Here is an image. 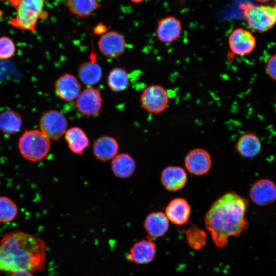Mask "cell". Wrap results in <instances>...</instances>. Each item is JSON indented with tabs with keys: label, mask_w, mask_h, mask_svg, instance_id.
I'll return each mask as SVG.
<instances>
[{
	"label": "cell",
	"mask_w": 276,
	"mask_h": 276,
	"mask_svg": "<svg viewBox=\"0 0 276 276\" xmlns=\"http://www.w3.org/2000/svg\"><path fill=\"white\" fill-rule=\"evenodd\" d=\"M45 262L46 244L38 237L15 230L0 241V271L39 272Z\"/></svg>",
	"instance_id": "obj_1"
},
{
	"label": "cell",
	"mask_w": 276,
	"mask_h": 276,
	"mask_svg": "<svg viewBox=\"0 0 276 276\" xmlns=\"http://www.w3.org/2000/svg\"><path fill=\"white\" fill-rule=\"evenodd\" d=\"M248 200L233 192L217 199L204 217L206 229L216 246L223 247L229 237H237L247 228L245 214Z\"/></svg>",
	"instance_id": "obj_2"
},
{
	"label": "cell",
	"mask_w": 276,
	"mask_h": 276,
	"mask_svg": "<svg viewBox=\"0 0 276 276\" xmlns=\"http://www.w3.org/2000/svg\"><path fill=\"white\" fill-rule=\"evenodd\" d=\"M242 16L248 27L260 33L270 30L276 24V4L240 5Z\"/></svg>",
	"instance_id": "obj_3"
},
{
	"label": "cell",
	"mask_w": 276,
	"mask_h": 276,
	"mask_svg": "<svg viewBox=\"0 0 276 276\" xmlns=\"http://www.w3.org/2000/svg\"><path fill=\"white\" fill-rule=\"evenodd\" d=\"M18 147L24 158L36 162L47 156L50 149L51 142L40 130H27L20 137Z\"/></svg>",
	"instance_id": "obj_4"
},
{
	"label": "cell",
	"mask_w": 276,
	"mask_h": 276,
	"mask_svg": "<svg viewBox=\"0 0 276 276\" xmlns=\"http://www.w3.org/2000/svg\"><path fill=\"white\" fill-rule=\"evenodd\" d=\"M44 3L45 0H20L15 8L16 14L9 24L16 29L35 31L38 20L48 15L43 11Z\"/></svg>",
	"instance_id": "obj_5"
},
{
	"label": "cell",
	"mask_w": 276,
	"mask_h": 276,
	"mask_svg": "<svg viewBox=\"0 0 276 276\" xmlns=\"http://www.w3.org/2000/svg\"><path fill=\"white\" fill-rule=\"evenodd\" d=\"M143 108L151 114H160L168 107L170 96L167 89L160 84H151L145 87L140 96Z\"/></svg>",
	"instance_id": "obj_6"
},
{
	"label": "cell",
	"mask_w": 276,
	"mask_h": 276,
	"mask_svg": "<svg viewBox=\"0 0 276 276\" xmlns=\"http://www.w3.org/2000/svg\"><path fill=\"white\" fill-rule=\"evenodd\" d=\"M67 127L66 117L57 110H50L44 112L39 120L40 130L49 139H59L65 134Z\"/></svg>",
	"instance_id": "obj_7"
},
{
	"label": "cell",
	"mask_w": 276,
	"mask_h": 276,
	"mask_svg": "<svg viewBox=\"0 0 276 276\" xmlns=\"http://www.w3.org/2000/svg\"><path fill=\"white\" fill-rule=\"evenodd\" d=\"M76 100V108L85 117L96 116L101 111L103 99L101 91L93 86H87L81 91Z\"/></svg>",
	"instance_id": "obj_8"
},
{
	"label": "cell",
	"mask_w": 276,
	"mask_h": 276,
	"mask_svg": "<svg viewBox=\"0 0 276 276\" xmlns=\"http://www.w3.org/2000/svg\"><path fill=\"white\" fill-rule=\"evenodd\" d=\"M227 42L231 52L238 56L250 54L256 45L255 36L249 30L243 28H237L229 34Z\"/></svg>",
	"instance_id": "obj_9"
},
{
	"label": "cell",
	"mask_w": 276,
	"mask_h": 276,
	"mask_svg": "<svg viewBox=\"0 0 276 276\" xmlns=\"http://www.w3.org/2000/svg\"><path fill=\"white\" fill-rule=\"evenodd\" d=\"M182 22L178 18L169 15L159 19L155 30L158 40L164 44H170L177 41L182 32Z\"/></svg>",
	"instance_id": "obj_10"
},
{
	"label": "cell",
	"mask_w": 276,
	"mask_h": 276,
	"mask_svg": "<svg viewBox=\"0 0 276 276\" xmlns=\"http://www.w3.org/2000/svg\"><path fill=\"white\" fill-rule=\"evenodd\" d=\"M98 44L100 52L104 56L110 58L121 56L126 48L124 36L114 31H108L102 34L99 39Z\"/></svg>",
	"instance_id": "obj_11"
},
{
	"label": "cell",
	"mask_w": 276,
	"mask_h": 276,
	"mask_svg": "<svg viewBox=\"0 0 276 276\" xmlns=\"http://www.w3.org/2000/svg\"><path fill=\"white\" fill-rule=\"evenodd\" d=\"M156 253V244L150 237H148L132 245L127 253V259L130 262L145 265L152 262Z\"/></svg>",
	"instance_id": "obj_12"
},
{
	"label": "cell",
	"mask_w": 276,
	"mask_h": 276,
	"mask_svg": "<svg viewBox=\"0 0 276 276\" xmlns=\"http://www.w3.org/2000/svg\"><path fill=\"white\" fill-rule=\"evenodd\" d=\"M249 197L259 206L269 205L276 201V185L269 179H260L251 187Z\"/></svg>",
	"instance_id": "obj_13"
},
{
	"label": "cell",
	"mask_w": 276,
	"mask_h": 276,
	"mask_svg": "<svg viewBox=\"0 0 276 276\" xmlns=\"http://www.w3.org/2000/svg\"><path fill=\"white\" fill-rule=\"evenodd\" d=\"M185 165L190 173L196 175H202L208 173L211 167V157L206 150L195 149L186 156Z\"/></svg>",
	"instance_id": "obj_14"
},
{
	"label": "cell",
	"mask_w": 276,
	"mask_h": 276,
	"mask_svg": "<svg viewBox=\"0 0 276 276\" xmlns=\"http://www.w3.org/2000/svg\"><path fill=\"white\" fill-rule=\"evenodd\" d=\"M55 91L65 101L71 102L77 99L81 93V85L77 78L69 73L59 77L54 84Z\"/></svg>",
	"instance_id": "obj_15"
},
{
	"label": "cell",
	"mask_w": 276,
	"mask_h": 276,
	"mask_svg": "<svg viewBox=\"0 0 276 276\" xmlns=\"http://www.w3.org/2000/svg\"><path fill=\"white\" fill-rule=\"evenodd\" d=\"M191 207L188 201L182 198L172 200L166 208L165 214L172 223L181 225L189 219Z\"/></svg>",
	"instance_id": "obj_16"
},
{
	"label": "cell",
	"mask_w": 276,
	"mask_h": 276,
	"mask_svg": "<svg viewBox=\"0 0 276 276\" xmlns=\"http://www.w3.org/2000/svg\"><path fill=\"white\" fill-rule=\"evenodd\" d=\"M187 181L185 170L178 166H169L165 168L161 175V181L169 191H176L182 188Z\"/></svg>",
	"instance_id": "obj_17"
},
{
	"label": "cell",
	"mask_w": 276,
	"mask_h": 276,
	"mask_svg": "<svg viewBox=\"0 0 276 276\" xmlns=\"http://www.w3.org/2000/svg\"><path fill=\"white\" fill-rule=\"evenodd\" d=\"M119 145L113 137L103 135L98 138L93 145L95 156L101 161L112 159L117 154Z\"/></svg>",
	"instance_id": "obj_18"
},
{
	"label": "cell",
	"mask_w": 276,
	"mask_h": 276,
	"mask_svg": "<svg viewBox=\"0 0 276 276\" xmlns=\"http://www.w3.org/2000/svg\"><path fill=\"white\" fill-rule=\"evenodd\" d=\"M169 220L162 212H154L146 218L144 226L149 237L157 238L163 236L168 230Z\"/></svg>",
	"instance_id": "obj_19"
},
{
	"label": "cell",
	"mask_w": 276,
	"mask_h": 276,
	"mask_svg": "<svg viewBox=\"0 0 276 276\" xmlns=\"http://www.w3.org/2000/svg\"><path fill=\"white\" fill-rule=\"evenodd\" d=\"M236 149L242 156L254 157L261 151V143L256 133L247 131L239 138L236 144Z\"/></svg>",
	"instance_id": "obj_20"
},
{
	"label": "cell",
	"mask_w": 276,
	"mask_h": 276,
	"mask_svg": "<svg viewBox=\"0 0 276 276\" xmlns=\"http://www.w3.org/2000/svg\"><path fill=\"white\" fill-rule=\"evenodd\" d=\"M65 139L69 149L74 153L82 154L89 145V140L85 132L78 127L66 130Z\"/></svg>",
	"instance_id": "obj_21"
},
{
	"label": "cell",
	"mask_w": 276,
	"mask_h": 276,
	"mask_svg": "<svg viewBox=\"0 0 276 276\" xmlns=\"http://www.w3.org/2000/svg\"><path fill=\"white\" fill-rule=\"evenodd\" d=\"M80 81L87 86H91L98 83L102 76V70L100 65L94 60L85 62L78 70Z\"/></svg>",
	"instance_id": "obj_22"
},
{
	"label": "cell",
	"mask_w": 276,
	"mask_h": 276,
	"mask_svg": "<svg viewBox=\"0 0 276 276\" xmlns=\"http://www.w3.org/2000/svg\"><path fill=\"white\" fill-rule=\"evenodd\" d=\"M135 163L128 154H117L111 162V169L115 176L121 178L130 177L134 172Z\"/></svg>",
	"instance_id": "obj_23"
},
{
	"label": "cell",
	"mask_w": 276,
	"mask_h": 276,
	"mask_svg": "<svg viewBox=\"0 0 276 276\" xmlns=\"http://www.w3.org/2000/svg\"><path fill=\"white\" fill-rule=\"evenodd\" d=\"M22 124L20 114L14 110L6 109L0 112V130L7 134L17 133Z\"/></svg>",
	"instance_id": "obj_24"
},
{
	"label": "cell",
	"mask_w": 276,
	"mask_h": 276,
	"mask_svg": "<svg viewBox=\"0 0 276 276\" xmlns=\"http://www.w3.org/2000/svg\"><path fill=\"white\" fill-rule=\"evenodd\" d=\"M66 5L71 13L80 17L89 16L101 6L99 0H66Z\"/></svg>",
	"instance_id": "obj_25"
},
{
	"label": "cell",
	"mask_w": 276,
	"mask_h": 276,
	"mask_svg": "<svg viewBox=\"0 0 276 276\" xmlns=\"http://www.w3.org/2000/svg\"><path fill=\"white\" fill-rule=\"evenodd\" d=\"M107 84L109 88L113 92L125 90L129 84L126 71L121 67L112 68L108 75Z\"/></svg>",
	"instance_id": "obj_26"
},
{
	"label": "cell",
	"mask_w": 276,
	"mask_h": 276,
	"mask_svg": "<svg viewBox=\"0 0 276 276\" xmlns=\"http://www.w3.org/2000/svg\"><path fill=\"white\" fill-rule=\"evenodd\" d=\"M18 208L14 201L6 196L0 197V222L8 223L17 216Z\"/></svg>",
	"instance_id": "obj_27"
},
{
	"label": "cell",
	"mask_w": 276,
	"mask_h": 276,
	"mask_svg": "<svg viewBox=\"0 0 276 276\" xmlns=\"http://www.w3.org/2000/svg\"><path fill=\"white\" fill-rule=\"evenodd\" d=\"M190 246L195 249L203 247L206 241L205 232L196 225H192L187 229L183 231Z\"/></svg>",
	"instance_id": "obj_28"
},
{
	"label": "cell",
	"mask_w": 276,
	"mask_h": 276,
	"mask_svg": "<svg viewBox=\"0 0 276 276\" xmlns=\"http://www.w3.org/2000/svg\"><path fill=\"white\" fill-rule=\"evenodd\" d=\"M16 51V46L10 37H0V60H7L12 58Z\"/></svg>",
	"instance_id": "obj_29"
},
{
	"label": "cell",
	"mask_w": 276,
	"mask_h": 276,
	"mask_svg": "<svg viewBox=\"0 0 276 276\" xmlns=\"http://www.w3.org/2000/svg\"><path fill=\"white\" fill-rule=\"evenodd\" d=\"M266 71L269 77L276 81V54L268 59L266 65Z\"/></svg>",
	"instance_id": "obj_30"
},
{
	"label": "cell",
	"mask_w": 276,
	"mask_h": 276,
	"mask_svg": "<svg viewBox=\"0 0 276 276\" xmlns=\"http://www.w3.org/2000/svg\"><path fill=\"white\" fill-rule=\"evenodd\" d=\"M106 28L102 24H99L95 28L94 32L97 34H103L106 33Z\"/></svg>",
	"instance_id": "obj_31"
},
{
	"label": "cell",
	"mask_w": 276,
	"mask_h": 276,
	"mask_svg": "<svg viewBox=\"0 0 276 276\" xmlns=\"http://www.w3.org/2000/svg\"><path fill=\"white\" fill-rule=\"evenodd\" d=\"M10 276H34V275L30 271H19L11 273Z\"/></svg>",
	"instance_id": "obj_32"
},
{
	"label": "cell",
	"mask_w": 276,
	"mask_h": 276,
	"mask_svg": "<svg viewBox=\"0 0 276 276\" xmlns=\"http://www.w3.org/2000/svg\"><path fill=\"white\" fill-rule=\"evenodd\" d=\"M2 1L8 2L13 7L16 8L20 0H1Z\"/></svg>",
	"instance_id": "obj_33"
},
{
	"label": "cell",
	"mask_w": 276,
	"mask_h": 276,
	"mask_svg": "<svg viewBox=\"0 0 276 276\" xmlns=\"http://www.w3.org/2000/svg\"><path fill=\"white\" fill-rule=\"evenodd\" d=\"M255 1L260 3H266L269 2L271 1L272 0H255Z\"/></svg>",
	"instance_id": "obj_34"
},
{
	"label": "cell",
	"mask_w": 276,
	"mask_h": 276,
	"mask_svg": "<svg viewBox=\"0 0 276 276\" xmlns=\"http://www.w3.org/2000/svg\"><path fill=\"white\" fill-rule=\"evenodd\" d=\"M132 2L135 3H141L145 0H130Z\"/></svg>",
	"instance_id": "obj_35"
},
{
	"label": "cell",
	"mask_w": 276,
	"mask_h": 276,
	"mask_svg": "<svg viewBox=\"0 0 276 276\" xmlns=\"http://www.w3.org/2000/svg\"><path fill=\"white\" fill-rule=\"evenodd\" d=\"M179 1H186V0H179Z\"/></svg>",
	"instance_id": "obj_36"
}]
</instances>
